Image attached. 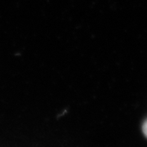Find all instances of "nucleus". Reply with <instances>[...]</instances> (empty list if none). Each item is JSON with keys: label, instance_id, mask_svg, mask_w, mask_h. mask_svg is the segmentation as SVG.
<instances>
[{"label": "nucleus", "instance_id": "nucleus-1", "mask_svg": "<svg viewBox=\"0 0 147 147\" xmlns=\"http://www.w3.org/2000/svg\"><path fill=\"white\" fill-rule=\"evenodd\" d=\"M142 131H143V133L144 135L147 137V119L143 123V126H142Z\"/></svg>", "mask_w": 147, "mask_h": 147}]
</instances>
